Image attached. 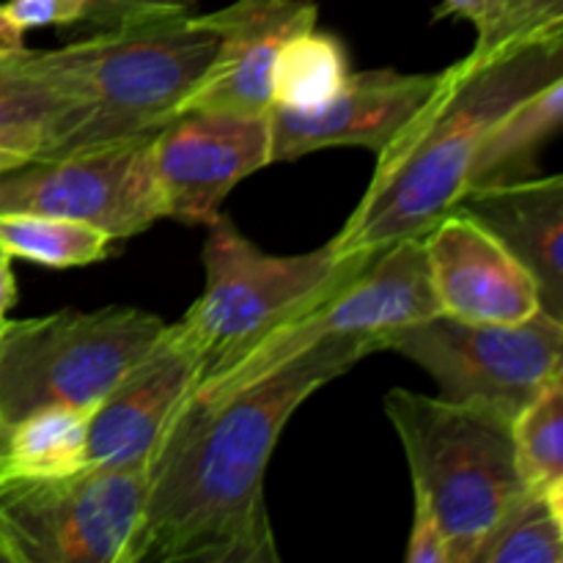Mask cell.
<instances>
[{"instance_id": "obj_1", "label": "cell", "mask_w": 563, "mask_h": 563, "mask_svg": "<svg viewBox=\"0 0 563 563\" xmlns=\"http://www.w3.org/2000/svg\"><path fill=\"white\" fill-rule=\"evenodd\" d=\"M377 352L335 335L229 394L187 396L146 465L124 563H278L264 476L289 418Z\"/></svg>"}, {"instance_id": "obj_24", "label": "cell", "mask_w": 563, "mask_h": 563, "mask_svg": "<svg viewBox=\"0 0 563 563\" xmlns=\"http://www.w3.org/2000/svg\"><path fill=\"white\" fill-rule=\"evenodd\" d=\"M550 36H563V0H504L493 49Z\"/></svg>"}, {"instance_id": "obj_18", "label": "cell", "mask_w": 563, "mask_h": 563, "mask_svg": "<svg viewBox=\"0 0 563 563\" xmlns=\"http://www.w3.org/2000/svg\"><path fill=\"white\" fill-rule=\"evenodd\" d=\"M88 410L44 407L0 438V478H49L80 471L88 449Z\"/></svg>"}, {"instance_id": "obj_22", "label": "cell", "mask_w": 563, "mask_h": 563, "mask_svg": "<svg viewBox=\"0 0 563 563\" xmlns=\"http://www.w3.org/2000/svg\"><path fill=\"white\" fill-rule=\"evenodd\" d=\"M55 99L31 66L27 47L0 58V148L36 159L47 143Z\"/></svg>"}, {"instance_id": "obj_15", "label": "cell", "mask_w": 563, "mask_h": 563, "mask_svg": "<svg viewBox=\"0 0 563 563\" xmlns=\"http://www.w3.org/2000/svg\"><path fill=\"white\" fill-rule=\"evenodd\" d=\"M196 16L214 33V53L185 110L269 113L275 55L286 38L317 27L319 5L313 0H234Z\"/></svg>"}, {"instance_id": "obj_32", "label": "cell", "mask_w": 563, "mask_h": 563, "mask_svg": "<svg viewBox=\"0 0 563 563\" xmlns=\"http://www.w3.org/2000/svg\"><path fill=\"white\" fill-rule=\"evenodd\" d=\"M20 163H25V157H20V154H14V152H3V148H0V174L9 168H14V165H20Z\"/></svg>"}, {"instance_id": "obj_8", "label": "cell", "mask_w": 563, "mask_h": 563, "mask_svg": "<svg viewBox=\"0 0 563 563\" xmlns=\"http://www.w3.org/2000/svg\"><path fill=\"white\" fill-rule=\"evenodd\" d=\"M146 465H82L49 478H0V526L20 563H124Z\"/></svg>"}, {"instance_id": "obj_25", "label": "cell", "mask_w": 563, "mask_h": 563, "mask_svg": "<svg viewBox=\"0 0 563 563\" xmlns=\"http://www.w3.org/2000/svg\"><path fill=\"white\" fill-rule=\"evenodd\" d=\"M0 5L22 31L47 25H77V22L93 20L91 0H5Z\"/></svg>"}, {"instance_id": "obj_13", "label": "cell", "mask_w": 563, "mask_h": 563, "mask_svg": "<svg viewBox=\"0 0 563 563\" xmlns=\"http://www.w3.org/2000/svg\"><path fill=\"white\" fill-rule=\"evenodd\" d=\"M443 71L405 75L396 69L352 71L339 93L313 113L269 110L273 163H291L339 146L383 154L438 93Z\"/></svg>"}, {"instance_id": "obj_4", "label": "cell", "mask_w": 563, "mask_h": 563, "mask_svg": "<svg viewBox=\"0 0 563 563\" xmlns=\"http://www.w3.org/2000/svg\"><path fill=\"white\" fill-rule=\"evenodd\" d=\"M385 416L405 449L412 498L440 522L449 563H473L489 526L528 487L511 421L405 388L385 396Z\"/></svg>"}, {"instance_id": "obj_26", "label": "cell", "mask_w": 563, "mask_h": 563, "mask_svg": "<svg viewBox=\"0 0 563 563\" xmlns=\"http://www.w3.org/2000/svg\"><path fill=\"white\" fill-rule=\"evenodd\" d=\"M93 20L91 25L115 27L126 22L152 20V16L168 14H192L201 0H91Z\"/></svg>"}, {"instance_id": "obj_29", "label": "cell", "mask_w": 563, "mask_h": 563, "mask_svg": "<svg viewBox=\"0 0 563 563\" xmlns=\"http://www.w3.org/2000/svg\"><path fill=\"white\" fill-rule=\"evenodd\" d=\"M16 302V278L11 269V258H0V333H3L5 322H9V311Z\"/></svg>"}, {"instance_id": "obj_23", "label": "cell", "mask_w": 563, "mask_h": 563, "mask_svg": "<svg viewBox=\"0 0 563 563\" xmlns=\"http://www.w3.org/2000/svg\"><path fill=\"white\" fill-rule=\"evenodd\" d=\"M528 487L563 504V374L550 379L511 423Z\"/></svg>"}, {"instance_id": "obj_9", "label": "cell", "mask_w": 563, "mask_h": 563, "mask_svg": "<svg viewBox=\"0 0 563 563\" xmlns=\"http://www.w3.org/2000/svg\"><path fill=\"white\" fill-rule=\"evenodd\" d=\"M434 313H440V306L429 280L423 236L399 240L374 253L361 273L352 275L319 306L275 330L223 374L198 385L196 394L218 396L256 383L280 363L335 335L368 339L379 352L383 335Z\"/></svg>"}, {"instance_id": "obj_3", "label": "cell", "mask_w": 563, "mask_h": 563, "mask_svg": "<svg viewBox=\"0 0 563 563\" xmlns=\"http://www.w3.org/2000/svg\"><path fill=\"white\" fill-rule=\"evenodd\" d=\"M214 53L192 14L102 27L58 49H27L55 99L42 157L148 135L185 110Z\"/></svg>"}, {"instance_id": "obj_33", "label": "cell", "mask_w": 563, "mask_h": 563, "mask_svg": "<svg viewBox=\"0 0 563 563\" xmlns=\"http://www.w3.org/2000/svg\"><path fill=\"white\" fill-rule=\"evenodd\" d=\"M0 258H5V253H3V251H0Z\"/></svg>"}, {"instance_id": "obj_34", "label": "cell", "mask_w": 563, "mask_h": 563, "mask_svg": "<svg viewBox=\"0 0 563 563\" xmlns=\"http://www.w3.org/2000/svg\"><path fill=\"white\" fill-rule=\"evenodd\" d=\"M0 476H3V471H0Z\"/></svg>"}, {"instance_id": "obj_19", "label": "cell", "mask_w": 563, "mask_h": 563, "mask_svg": "<svg viewBox=\"0 0 563 563\" xmlns=\"http://www.w3.org/2000/svg\"><path fill=\"white\" fill-rule=\"evenodd\" d=\"M350 55L333 33L308 31L286 38L269 77V104L295 113H313L350 80ZM269 108V110H273Z\"/></svg>"}, {"instance_id": "obj_17", "label": "cell", "mask_w": 563, "mask_h": 563, "mask_svg": "<svg viewBox=\"0 0 563 563\" xmlns=\"http://www.w3.org/2000/svg\"><path fill=\"white\" fill-rule=\"evenodd\" d=\"M563 124V77L533 91L515 108L506 110L484 135L471 174L467 192L489 190V187L515 185L539 176V157L550 137L559 135ZM462 196V198H465ZM460 198V201H462Z\"/></svg>"}, {"instance_id": "obj_5", "label": "cell", "mask_w": 563, "mask_h": 563, "mask_svg": "<svg viewBox=\"0 0 563 563\" xmlns=\"http://www.w3.org/2000/svg\"><path fill=\"white\" fill-rule=\"evenodd\" d=\"M207 229L203 291L176 322L207 363L201 383L223 374L275 330L319 306L377 253L341 256L328 242L300 256H273L253 245L223 212Z\"/></svg>"}, {"instance_id": "obj_2", "label": "cell", "mask_w": 563, "mask_h": 563, "mask_svg": "<svg viewBox=\"0 0 563 563\" xmlns=\"http://www.w3.org/2000/svg\"><path fill=\"white\" fill-rule=\"evenodd\" d=\"M563 77V36L467 53L410 126L377 154V170L344 229L341 253H374L423 236L465 196L473 157L489 126L533 91Z\"/></svg>"}, {"instance_id": "obj_21", "label": "cell", "mask_w": 563, "mask_h": 563, "mask_svg": "<svg viewBox=\"0 0 563 563\" xmlns=\"http://www.w3.org/2000/svg\"><path fill=\"white\" fill-rule=\"evenodd\" d=\"M110 236L77 220L36 212H0V251L42 267H86L108 256Z\"/></svg>"}, {"instance_id": "obj_14", "label": "cell", "mask_w": 563, "mask_h": 563, "mask_svg": "<svg viewBox=\"0 0 563 563\" xmlns=\"http://www.w3.org/2000/svg\"><path fill=\"white\" fill-rule=\"evenodd\" d=\"M429 280L440 313L462 322L517 324L542 311L533 275L462 209L423 234Z\"/></svg>"}, {"instance_id": "obj_7", "label": "cell", "mask_w": 563, "mask_h": 563, "mask_svg": "<svg viewBox=\"0 0 563 563\" xmlns=\"http://www.w3.org/2000/svg\"><path fill=\"white\" fill-rule=\"evenodd\" d=\"M438 385L440 399L476 407L515 423L539 390L563 374V322L548 311L517 324L462 322L434 313L383 335Z\"/></svg>"}, {"instance_id": "obj_6", "label": "cell", "mask_w": 563, "mask_h": 563, "mask_svg": "<svg viewBox=\"0 0 563 563\" xmlns=\"http://www.w3.org/2000/svg\"><path fill=\"white\" fill-rule=\"evenodd\" d=\"M165 319L132 306L5 322L0 333V438L44 407L91 412L152 350Z\"/></svg>"}, {"instance_id": "obj_10", "label": "cell", "mask_w": 563, "mask_h": 563, "mask_svg": "<svg viewBox=\"0 0 563 563\" xmlns=\"http://www.w3.org/2000/svg\"><path fill=\"white\" fill-rule=\"evenodd\" d=\"M152 143L154 132H148L58 157L25 159L0 174V212L77 220L110 240L146 234L165 218Z\"/></svg>"}, {"instance_id": "obj_27", "label": "cell", "mask_w": 563, "mask_h": 563, "mask_svg": "<svg viewBox=\"0 0 563 563\" xmlns=\"http://www.w3.org/2000/svg\"><path fill=\"white\" fill-rule=\"evenodd\" d=\"M443 16L471 22L476 31V44L471 53H489L498 36L500 16H504V0H440L438 20Z\"/></svg>"}, {"instance_id": "obj_20", "label": "cell", "mask_w": 563, "mask_h": 563, "mask_svg": "<svg viewBox=\"0 0 563 563\" xmlns=\"http://www.w3.org/2000/svg\"><path fill=\"white\" fill-rule=\"evenodd\" d=\"M473 563H563V504L526 487L484 533Z\"/></svg>"}, {"instance_id": "obj_16", "label": "cell", "mask_w": 563, "mask_h": 563, "mask_svg": "<svg viewBox=\"0 0 563 563\" xmlns=\"http://www.w3.org/2000/svg\"><path fill=\"white\" fill-rule=\"evenodd\" d=\"M454 209L482 223L533 275L542 311L563 322V176L467 192Z\"/></svg>"}, {"instance_id": "obj_11", "label": "cell", "mask_w": 563, "mask_h": 563, "mask_svg": "<svg viewBox=\"0 0 563 563\" xmlns=\"http://www.w3.org/2000/svg\"><path fill=\"white\" fill-rule=\"evenodd\" d=\"M165 218L209 225L242 179L273 165L269 113L185 110L154 132Z\"/></svg>"}, {"instance_id": "obj_31", "label": "cell", "mask_w": 563, "mask_h": 563, "mask_svg": "<svg viewBox=\"0 0 563 563\" xmlns=\"http://www.w3.org/2000/svg\"><path fill=\"white\" fill-rule=\"evenodd\" d=\"M0 563H20V559H16L14 548H11L9 537H5L3 526H0Z\"/></svg>"}, {"instance_id": "obj_28", "label": "cell", "mask_w": 563, "mask_h": 563, "mask_svg": "<svg viewBox=\"0 0 563 563\" xmlns=\"http://www.w3.org/2000/svg\"><path fill=\"white\" fill-rule=\"evenodd\" d=\"M407 563H449V544H445L440 522L429 511L423 500L412 498V528L405 550Z\"/></svg>"}, {"instance_id": "obj_12", "label": "cell", "mask_w": 563, "mask_h": 563, "mask_svg": "<svg viewBox=\"0 0 563 563\" xmlns=\"http://www.w3.org/2000/svg\"><path fill=\"white\" fill-rule=\"evenodd\" d=\"M207 363L179 324H165L152 350L110 388L88 416L86 465H141L187 396L201 385Z\"/></svg>"}, {"instance_id": "obj_30", "label": "cell", "mask_w": 563, "mask_h": 563, "mask_svg": "<svg viewBox=\"0 0 563 563\" xmlns=\"http://www.w3.org/2000/svg\"><path fill=\"white\" fill-rule=\"evenodd\" d=\"M20 49H25V31L0 5V58L11 53H20Z\"/></svg>"}]
</instances>
